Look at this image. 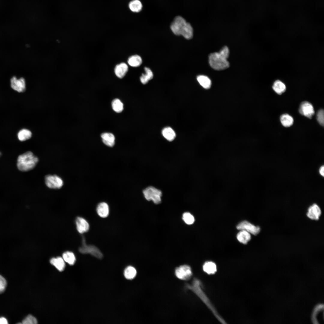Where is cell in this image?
Listing matches in <instances>:
<instances>
[{"label":"cell","mask_w":324,"mask_h":324,"mask_svg":"<svg viewBox=\"0 0 324 324\" xmlns=\"http://www.w3.org/2000/svg\"><path fill=\"white\" fill-rule=\"evenodd\" d=\"M229 54L228 48L224 47L218 52L210 54L209 56V63L210 66L217 70H224L229 66L227 60Z\"/></svg>","instance_id":"6da1fadb"},{"label":"cell","mask_w":324,"mask_h":324,"mask_svg":"<svg viewBox=\"0 0 324 324\" xmlns=\"http://www.w3.org/2000/svg\"><path fill=\"white\" fill-rule=\"evenodd\" d=\"M170 28L172 32L177 35H182L188 39L193 36V29L191 25L180 16H176L172 23Z\"/></svg>","instance_id":"7a4b0ae2"},{"label":"cell","mask_w":324,"mask_h":324,"mask_svg":"<svg viewBox=\"0 0 324 324\" xmlns=\"http://www.w3.org/2000/svg\"><path fill=\"white\" fill-rule=\"evenodd\" d=\"M38 161V158L32 152L28 151L19 156L17 160V167L21 171H28L33 169Z\"/></svg>","instance_id":"3957f363"},{"label":"cell","mask_w":324,"mask_h":324,"mask_svg":"<svg viewBox=\"0 0 324 324\" xmlns=\"http://www.w3.org/2000/svg\"><path fill=\"white\" fill-rule=\"evenodd\" d=\"M81 246L79 248L80 252L83 254H89L99 259L103 257V255L99 249L93 245L87 244L86 242L85 237H82Z\"/></svg>","instance_id":"277c9868"},{"label":"cell","mask_w":324,"mask_h":324,"mask_svg":"<svg viewBox=\"0 0 324 324\" xmlns=\"http://www.w3.org/2000/svg\"><path fill=\"white\" fill-rule=\"evenodd\" d=\"M143 193L145 198L148 201L152 200L155 204H158L161 202V191L153 187L146 188L143 190Z\"/></svg>","instance_id":"5b68a950"},{"label":"cell","mask_w":324,"mask_h":324,"mask_svg":"<svg viewBox=\"0 0 324 324\" xmlns=\"http://www.w3.org/2000/svg\"><path fill=\"white\" fill-rule=\"evenodd\" d=\"M196 292L197 293L198 295L201 299L211 310L217 319L222 323H225L226 322L219 315L213 305L210 302L208 298L202 292V290H201L200 288V283H199V281H197L196 280Z\"/></svg>","instance_id":"8992f818"},{"label":"cell","mask_w":324,"mask_h":324,"mask_svg":"<svg viewBox=\"0 0 324 324\" xmlns=\"http://www.w3.org/2000/svg\"><path fill=\"white\" fill-rule=\"evenodd\" d=\"M45 182L48 188L53 189H60L63 185L62 179L56 175L46 176L45 178Z\"/></svg>","instance_id":"52a82bcc"},{"label":"cell","mask_w":324,"mask_h":324,"mask_svg":"<svg viewBox=\"0 0 324 324\" xmlns=\"http://www.w3.org/2000/svg\"><path fill=\"white\" fill-rule=\"evenodd\" d=\"M236 228L238 230H245L255 235H257L260 231V228L259 226H255L245 220L239 223L237 225Z\"/></svg>","instance_id":"ba28073f"},{"label":"cell","mask_w":324,"mask_h":324,"mask_svg":"<svg viewBox=\"0 0 324 324\" xmlns=\"http://www.w3.org/2000/svg\"><path fill=\"white\" fill-rule=\"evenodd\" d=\"M175 274L178 278L183 280L189 279L192 275L190 267L187 265H182L177 268Z\"/></svg>","instance_id":"9c48e42d"},{"label":"cell","mask_w":324,"mask_h":324,"mask_svg":"<svg viewBox=\"0 0 324 324\" xmlns=\"http://www.w3.org/2000/svg\"><path fill=\"white\" fill-rule=\"evenodd\" d=\"M299 113L307 118L311 119L314 114L313 107L310 103L307 101L302 102L299 109Z\"/></svg>","instance_id":"30bf717a"},{"label":"cell","mask_w":324,"mask_h":324,"mask_svg":"<svg viewBox=\"0 0 324 324\" xmlns=\"http://www.w3.org/2000/svg\"><path fill=\"white\" fill-rule=\"evenodd\" d=\"M10 85L12 89L19 92H23L26 89L25 81L22 77L18 79L13 76L10 80Z\"/></svg>","instance_id":"8fae6325"},{"label":"cell","mask_w":324,"mask_h":324,"mask_svg":"<svg viewBox=\"0 0 324 324\" xmlns=\"http://www.w3.org/2000/svg\"><path fill=\"white\" fill-rule=\"evenodd\" d=\"M75 223L77 230L79 233L83 234L89 230V224L84 218L78 217L76 219Z\"/></svg>","instance_id":"7c38bea8"},{"label":"cell","mask_w":324,"mask_h":324,"mask_svg":"<svg viewBox=\"0 0 324 324\" xmlns=\"http://www.w3.org/2000/svg\"><path fill=\"white\" fill-rule=\"evenodd\" d=\"M321 213L319 207L317 204H314L308 208L307 216L312 220H317L319 219Z\"/></svg>","instance_id":"4fadbf2b"},{"label":"cell","mask_w":324,"mask_h":324,"mask_svg":"<svg viewBox=\"0 0 324 324\" xmlns=\"http://www.w3.org/2000/svg\"><path fill=\"white\" fill-rule=\"evenodd\" d=\"M96 211L100 217L103 218H106L108 216L109 214V206L105 202H100L98 204L97 207Z\"/></svg>","instance_id":"5bb4252c"},{"label":"cell","mask_w":324,"mask_h":324,"mask_svg":"<svg viewBox=\"0 0 324 324\" xmlns=\"http://www.w3.org/2000/svg\"><path fill=\"white\" fill-rule=\"evenodd\" d=\"M323 307L320 306L315 310L313 314L314 321L316 323L321 324L323 322L324 318Z\"/></svg>","instance_id":"9a60e30c"},{"label":"cell","mask_w":324,"mask_h":324,"mask_svg":"<svg viewBox=\"0 0 324 324\" xmlns=\"http://www.w3.org/2000/svg\"><path fill=\"white\" fill-rule=\"evenodd\" d=\"M128 70V66L124 63H121L117 64L114 69V72L116 76L119 78L124 77Z\"/></svg>","instance_id":"2e32d148"},{"label":"cell","mask_w":324,"mask_h":324,"mask_svg":"<svg viewBox=\"0 0 324 324\" xmlns=\"http://www.w3.org/2000/svg\"><path fill=\"white\" fill-rule=\"evenodd\" d=\"M50 262L59 271H63L65 267L64 261L61 257L52 258L50 260Z\"/></svg>","instance_id":"e0dca14e"},{"label":"cell","mask_w":324,"mask_h":324,"mask_svg":"<svg viewBox=\"0 0 324 324\" xmlns=\"http://www.w3.org/2000/svg\"><path fill=\"white\" fill-rule=\"evenodd\" d=\"M101 137L103 143L106 146L112 147L115 144V137L112 134L105 133L102 134Z\"/></svg>","instance_id":"ac0fdd59"},{"label":"cell","mask_w":324,"mask_h":324,"mask_svg":"<svg viewBox=\"0 0 324 324\" xmlns=\"http://www.w3.org/2000/svg\"><path fill=\"white\" fill-rule=\"evenodd\" d=\"M240 230L237 235V239L240 242L244 244H246L251 239L250 234V233L245 230Z\"/></svg>","instance_id":"d6986e66"},{"label":"cell","mask_w":324,"mask_h":324,"mask_svg":"<svg viewBox=\"0 0 324 324\" xmlns=\"http://www.w3.org/2000/svg\"><path fill=\"white\" fill-rule=\"evenodd\" d=\"M203 271L208 274H214L217 271L216 264L212 261H207L205 263L203 266Z\"/></svg>","instance_id":"ffe728a7"},{"label":"cell","mask_w":324,"mask_h":324,"mask_svg":"<svg viewBox=\"0 0 324 324\" xmlns=\"http://www.w3.org/2000/svg\"><path fill=\"white\" fill-rule=\"evenodd\" d=\"M197 80L203 88L207 89L211 87V81L206 76L203 75H199L197 76Z\"/></svg>","instance_id":"44dd1931"},{"label":"cell","mask_w":324,"mask_h":324,"mask_svg":"<svg viewBox=\"0 0 324 324\" xmlns=\"http://www.w3.org/2000/svg\"><path fill=\"white\" fill-rule=\"evenodd\" d=\"M145 74H142L140 78L141 82L143 84H146L153 77V73L151 69L147 67L144 68Z\"/></svg>","instance_id":"7402d4cb"},{"label":"cell","mask_w":324,"mask_h":324,"mask_svg":"<svg viewBox=\"0 0 324 324\" xmlns=\"http://www.w3.org/2000/svg\"><path fill=\"white\" fill-rule=\"evenodd\" d=\"M128 62L130 66L136 67L141 65L142 62V60L140 56L136 55L129 57L128 59Z\"/></svg>","instance_id":"603a6c76"},{"label":"cell","mask_w":324,"mask_h":324,"mask_svg":"<svg viewBox=\"0 0 324 324\" xmlns=\"http://www.w3.org/2000/svg\"><path fill=\"white\" fill-rule=\"evenodd\" d=\"M162 134L165 139L170 141H172L176 137L175 131L170 127L164 128L162 130Z\"/></svg>","instance_id":"cb8c5ba5"},{"label":"cell","mask_w":324,"mask_h":324,"mask_svg":"<svg viewBox=\"0 0 324 324\" xmlns=\"http://www.w3.org/2000/svg\"><path fill=\"white\" fill-rule=\"evenodd\" d=\"M62 258L66 262L70 265H73L76 261V257L74 254L72 252L67 251L62 254Z\"/></svg>","instance_id":"d4e9b609"},{"label":"cell","mask_w":324,"mask_h":324,"mask_svg":"<svg viewBox=\"0 0 324 324\" xmlns=\"http://www.w3.org/2000/svg\"><path fill=\"white\" fill-rule=\"evenodd\" d=\"M272 88L277 94L280 95L285 91L286 87L281 81L277 80L274 83Z\"/></svg>","instance_id":"484cf974"},{"label":"cell","mask_w":324,"mask_h":324,"mask_svg":"<svg viewBox=\"0 0 324 324\" xmlns=\"http://www.w3.org/2000/svg\"><path fill=\"white\" fill-rule=\"evenodd\" d=\"M142 4L139 0H133L129 4L130 10L134 12H139L142 9Z\"/></svg>","instance_id":"4316f807"},{"label":"cell","mask_w":324,"mask_h":324,"mask_svg":"<svg viewBox=\"0 0 324 324\" xmlns=\"http://www.w3.org/2000/svg\"><path fill=\"white\" fill-rule=\"evenodd\" d=\"M280 121L282 125L286 127H290L293 123L292 117L286 114H283L280 116Z\"/></svg>","instance_id":"83f0119b"},{"label":"cell","mask_w":324,"mask_h":324,"mask_svg":"<svg viewBox=\"0 0 324 324\" xmlns=\"http://www.w3.org/2000/svg\"><path fill=\"white\" fill-rule=\"evenodd\" d=\"M32 135V133L29 130L23 129L19 132L17 134V136L18 139L20 141H23L30 138Z\"/></svg>","instance_id":"f1b7e54d"},{"label":"cell","mask_w":324,"mask_h":324,"mask_svg":"<svg viewBox=\"0 0 324 324\" xmlns=\"http://www.w3.org/2000/svg\"><path fill=\"white\" fill-rule=\"evenodd\" d=\"M124 274L125 277L127 279L132 280L136 276V271L134 267L132 266H128L125 269Z\"/></svg>","instance_id":"f546056e"},{"label":"cell","mask_w":324,"mask_h":324,"mask_svg":"<svg viewBox=\"0 0 324 324\" xmlns=\"http://www.w3.org/2000/svg\"><path fill=\"white\" fill-rule=\"evenodd\" d=\"M112 106L113 110L117 113L122 112L123 109V103L118 99H115L112 101Z\"/></svg>","instance_id":"4dcf8cb0"},{"label":"cell","mask_w":324,"mask_h":324,"mask_svg":"<svg viewBox=\"0 0 324 324\" xmlns=\"http://www.w3.org/2000/svg\"><path fill=\"white\" fill-rule=\"evenodd\" d=\"M182 219L184 222L188 225L192 224L195 221L194 216L188 212H185L183 214Z\"/></svg>","instance_id":"1f68e13d"},{"label":"cell","mask_w":324,"mask_h":324,"mask_svg":"<svg viewBox=\"0 0 324 324\" xmlns=\"http://www.w3.org/2000/svg\"><path fill=\"white\" fill-rule=\"evenodd\" d=\"M38 323L36 319L31 314L28 315L22 321L23 324H36Z\"/></svg>","instance_id":"d6a6232c"},{"label":"cell","mask_w":324,"mask_h":324,"mask_svg":"<svg viewBox=\"0 0 324 324\" xmlns=\"http://www.w3.org/2000/svg\"><path fill=\"white\" fill-rule=\"evenodd\" d=\"M7 285V282L5 278L0 274V294L5 290Z\"/></svg>","instance_id":"836d02e7"},{"label":"cell","mask_w":324,"mask_h":324,"mask_svg":"<svg viewBox=\"0 0 324 324\" xmlns=\"http://www.w3.org/2000/svg\"><path fill=\"white\" fill-rule=\"evenodd\" d=\"M324 110H320L318 112L317 114V119L319 123L323 126L324 122Z\"/></svg>","instance_id":"e575fe53"},{"label":"cell","mask_w":324,"mask_h":324,"mask_svg":"<svg viewBox=\"0 0 324 324\" xmlns=\"http://www.w3.org/2000/svg\"><path fill=\"white\" fill-rule=\"evenodd\" d=\"M7 320L4 317L0 318V324H8Z\"/></svg>","instance_id":"d590c367"},{"label":"cell","mask_w":324,"mask_h":324,"mask_svg":"<svg viewBox=\"0 0 324 324\" xmlns=\"http://www.w3.org/2000/svg\"><path fill=\"white\" fill-rule=\"evenodd\" d=\"M324 165H322L320 167L319 170V172L320 174L322 176H324Z\"/></svg>","instance_id":"8d00e7d4"},{"label":"cell","mask_w":324,"mask_h":324,"mask_svg":"<svg viewBox=\"0 0 324 324\" xmlns=\"http://www.w3.org/2000/svg\"><path fill=\"white\" fill-rule=\"evenodd\" d=\"M1 155V153L0 152V156Z\"/></svg>","instance_id":"74e56055"}]
</instances>
